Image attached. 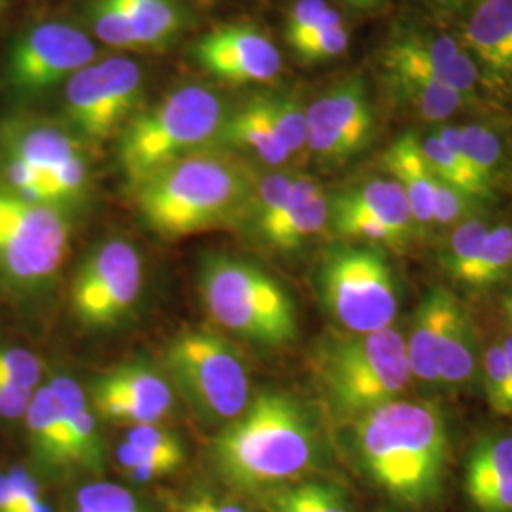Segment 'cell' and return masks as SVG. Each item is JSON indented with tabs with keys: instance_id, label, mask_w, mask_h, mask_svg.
<instances>
[{
	"instance_id": "cell-1",
	"label": "cell",
	"mask_w": 512,
	"mask_h": 512,
	"mask_svg": "<svg viewBox=\"0 0 512 512\" xmlns=\"http://www.w3.org/2000/svg\"><path fill=\"white\" fill-rule=\"evenodd\" d=\"M357 459L376 492L406 512L435 509L448 482L450 442L439 408L391 401L357 418Z\"/></svg>"
},
{
	"instance_id": "cell-2",
	"label": "cell",
	"mask_w": 512,
	"mask_h": 512,
	"mask_svg": "<svg viewBox=\"0 0 512 512\" xmlns=\"http://www.w3.org/2000/svg\"><path fill=\"white\" fill-rule=\"evenodd\" d=\"M213 458L232 486L258 495L308 478L319 450L304 410L283 393L264 391L220 433Z\"/></svg>"
},
{
	"instance_id": "cell-3",
	"label": "cell",
	"mask_w": 512,
	"mask_h": 512,
	"mask_svg": "<svg viewBox=\"0 0 512 512\" xmlns=\"http://www.w3.org/2000/svg\"><path fill=\"white\" fill-rule=\"evenodd\" d=\"M135 194L148 226L179 239L236 219L253 202L255 186L232 156L200 150L139 184Z\"/></svg>"
},
{
	"instance_id": "cell-4",
	"label": "cell",
	"mask_w": 512,
	"mask_h": 512,
	"mask_svg": "<svg viewBox=\"0 0 512 512\" xmlns=\"http://www.w3.org/2000/svg\"><path fill=\"white\" fill-rule=\"evenodd\" d=\"M226 120L219 95L200 84L169 93L129 122L120 139V165L135 190L165 167L209 147Z\"/></svg>"
},
{
	"instance_id": "cell-5",
	"label": "cell",
	"mask_w": 512,
	"mask_h": 512,
	"mask_svg": "<svg viewBox=\"0 0 512 512\" xmlns=\"http://www.w3.org/2000/svg\"><path fill=\"white\" fill-rule=\"evenodd\" d=\"M200 293L209 315L234 334L264 346H283L296 336L289 294L253 264L234 256H209L200 272Z\"/></svg>"
},
{
	"instance_id": "cell-6",
	"label": "cell",
	"mask_w": 512,
	"mask_h": 512,
	"mask_svg": "<svg viewBox=\"0 0 512 512\" xmlns=\"http://www.w3.org/2000/svg\"><path fill=\"white\" fill-rule=\"evenodd\" d=\"M319 376L336 412L361 418L372 408L397 401L412 374L399 330L353 334L323 351Z\"/></svg>"
},
{
	"instance_id": "cell-7",
	"label": "cell",
	"mask_w": 512,
	"mask_h": 512,
	"mask_svg": "<svg viewBox=\"0 0 512 512\" xmlns=\"http://www.w3.org/2000/svg\"><path fill=\"white\" fill-rule=\"evenodd\" d=\"M171 380L203 420L230 423L251 403L249 374L238 351L209 332H186L165 349Z\"/></svg>"
},
{
	"instance_id": "cell-8",
	"label": "cell",
	"mask_w": 512,
	"mask_h": 512,
	"mask_svg": "<svg viewBox=\"0 0 512 512\" xmlns=\"http://www.w3.org/2000/svg\"><path fill=\"white\" fill-rule=\"evenodd\" d=\"M71 241L65 207L21 198L0 183V277L16 289H37L59 272Z\"/></svg>"
},
{
	"instance_id": "cell-9",
	"label": "cell",
	"mask_w": 512,
	"mask_h": 512,
	"mask_svg": "<svg viewBox=\"0 0 512 512\" xmlns=\"http://www.w3.org/2000/svg\"><path fill=\"white\" fill-rule=\"evenodd\" d=\"M321 285L330 313L351 334L393 327L399 300L382 256L365 249L342 251L325 264Z\"/></svg>"
},
{
	"instance_id": "cell-10",
	"label": "cell",
	"mask_w": 512,
	"mask_h": 512,
	"mask_svg": "<svg viewBox=\"0 0 512 512\" xmlns=\"http://www.w3.org/2000/svg\"><path fill=\"white\" fill-rule=\"evenodd\" d=\"M143 285V262L126 239L99 245L80 266L73 285L74 313L84 325L109 327L135 304Z\"/></svg>"
},
{
	"instance_id": "cell-11",
	"label": "cell",
	"mask_w": 512,
	"mask_h": 512,
	"mask_svg": "<svg viewBox=\"0 0 512 512\" xmlns=\"http://www.w3.org/2000/svg\"><path fill=\"white\" fill-rule=\"evenodd\" d=\"M95 44L69 23L48 21L25 31L8 55V82L21 95H38L92 65Z\"/></svg>"
},
{
	"instance_id": "cell-12",
	"label": "cell",
	"mask_w": 512,
	"mask_h": 512,
	"mask_svg": "<svg viewBox=\"0 0 512 512\" xmlns=\"http://www.w3.org/2000/svg\"><path fill=\"white\" fill-rule=\"evenodd\" d=\"M308 148L325 160H346L372 137L374 116L361 82H344L306 109Z\"/></svg>"
},
{
	"instance_id": "cell-13",
	"label": "cell",
	"mask_w": 512,
	"mask_h": 512,
	"mask_svg": "<svg viewBox=\"0 0 512 512\" xmlns=\"http://www.w3.org/2000/svg\"><path fill=\"white\" fill-rule=\"evenodd\" d=\"M194 57L207 73L230 84H264L281 71L274 42L251 25H226L200 38Z\"/></svg>"
},
{
	"instance_id": "cell-14",
	"label": "cell",
	"mask_w": 512,
	"mask_h": 512,
	"mask_svg": "<svg viewBox=\"0 0 512 512\" xmlns=\"http://www.w3.org/2000/svg\"><path fill=\"white\" fill-rule=\"evenodd\" d=\"M90 404L105 420L129 425L160 423L173 408V391L158 372L147 366L126 365L93 382Z\"/></svg>"
},
{
	"instance_id": "cell-15",
	"label": "cell",
	"mask_w": 512,
	"mask_h": 512,
	"mask_svg": "<svg viewBox=\"0 0 512 512\" xmlns=\"http://www.w3.org/2000/svg\"><path fill=\"white\" fill-rule=\"evenodd\" d=\"M389 76L427 78L467 97L475 90L478 69L454 38L433 35H403L393 40L384 54Z\"/></svg>"
},
{
	"instance_id": "cell-16",
	"label": "cell",
	"mask_w": 512,
	"mask_h": 512,
	"mask_svg": "<svg viewBox=\"0 0 512 512\" xmlns=\"http://www.w3.org/2000/svg\"><path fill=\"white\" fill-rule=\"evenodd\" d=\"M463 494L475 512H512V435L484 439L471 450Z\"/></svg>"
},
{
	"instance_id": "cell-17",
	"label": "cell",
	"mask_w": 512,
	"mask_h": 512,
	"mask_svg": "<svg viewBox=\"0 0 512 512\" xmlns=\"http://www.w3.org/2000/svg\"><path fill=\"white\" fill-rule=\"evenodd\" d=\"M329 217V198L319 183L310 177H294L287 200L274 217L256 226V232L268 245L287 251L319 234Z\"/></svg>"
},
{
	"instance_id": "cell-18",
	"label": "cell",
	"mask_w": 512,
	"mask_h": 512,
	"mask_svg": "<svg viewBox=\"0 0 512 512\" xmlns=\"http://www.w3.org/2000/svg\"><path fill=\"white\" fill-rule=\"evenodd\" d=\"M4 154L42 173L48 183L55 171L82 156V147L65 129L42 122H12L2 133ZM54 190V188H52Z\"/></svg>"
},
{
	"instance_id": "cell-19",
	"label": "cell",
	"mask_w": 512,
	"mask_h": 512,
	"mask_svg": "<svg viewBox=\"0 0 512 512\" xmlns=\"http://www.w3.org/2000/svg\"><path fill=\"white\" fill-rule=\"evenodd\" d=\"M330 215L374 220L387 228L397 243L408 238L416 226L408 198L401 184L393 179H376L338 196Z\"/></svg>"
},
{
	"instance_id": "cell-20",
	"label": "cell",
	"mask_w": 512,
	"mask_h": 512,
	"mask_svg": "<svg viewBox=\"0 0 512 512\" xmlns=\"http://www.w3.org/2000/svg\"><path fill=\"white\" fill-rule=\"evenodd\" d=\"M465 42L486 69L512 74V0H482L467 21Z\"/></svg>"
},
{
	"instance_id": "cell-21",
	"label": "cell",
	"mask_w": 512,
	"mask_h": 512,
	"mask_svg": "<svg viewBox=\"0 0 512 512\" xmlns=\"http://www.w3.org/2000/svg\"><path fill=\"white\" fill-rule=\"evenodd\" d=\"M385 169L401 184L416 226L433 222L437 175L427 164L421 143L410 133L399 137L384 154Z\"/></svg>"
},
{
	"instance_id": "cell-22",
	"label": "cell",
	"mask_w": 512,
	"mask_h": 512,
	"mask_svg": "<svg viewBox=\"0 0 512 512\" xmlns=\"http://www.w3.org/2000/svg\"><path fill=\"white\" fill-rule=\"evenodd\" d=\"M25 423L33 454L44 465L54 469L74 467L69 433L50 384L35 389L25 412Z\"/></svg>"
},
{
	"instance_id": "cell-23",
	"label": "cell",
	"mask_w": 512,
	"mask_h": 512,
	"mask_svg": "<svg viewBox=\"0 0 512 512\" xmlns=\"http://www.w3.org/2000/svg\"><path fill=\"white\" fill-rule=\"evenodd\" d=\"M454 296L444 289H433L423 298L414 317V327L406 342V357L412 378H418L427 384L439 382L437 353H439L440 334L446 321Z\"/></svg>"
},
{
	"instance_id": "cell-24",
	"label": "cell",
	"mask_w": 512,
	"mask_h": 512,
	"mask_svg": "<svg viewBox=\"0 0 512 512\" xmlns=\"http://www.w3.org/2000/svg\"><path fill=\"white\" fill-rule=\"evenodd\" d=\"M50 387L69 433L74 467L97 469L103 461V448L97 435L92 404L86 393L69 376H55Z\"/></svg>"
},
{
	"instance_id": "cell-25",
	"label": "cell",
	"mask_w": 512,
	"mask_h": 512,
	"mask_svg": "<svg viewBox=\"0 0 512 512\" xmlns=\"http://www.w3.org/2000/svg\"><path fill=\"white\" fill-rule=\"evenodd\" d=\"M65 110L74 128L93 141L107 139L118 128L97 63L76 71L65 82Z\"/></svg>"
},
{
	"instance_id": "cell-26",
	"label": "cell",
	"mask_w": 512,
	"mask_h": 512,
	"mask_svg": "<svg viewBox=\"0 0 512 512\" xmlns=\"http://www.w3.org/2000/svg\"><path fill=\"white\" fill-rule=\"evenodd\" d=\"M220 137L251 150L264 164L281 165L291 158L289 148L275 131L262 95L243 103L234 114H226Z\"/></svg>"
},
{
	"instance_id": "cell-27",
	"label": "cell",
	"mask_w": 512,
	"mask_h": 512,
	"mask_svg": "<svg viewBox=\"0 0 512 512\" xmlns=\"http://www.w3.org/2000/svg\"><path fill=\"white\" fill-rule=\"evenodd\" d=\"M256 499L264 512H357L340 484L319 476L277 486Z\"/></svg>"
},
{
	"instance_id": "cell-28",
	"label": "cell",
	"mask_w": 512,
	"mask_h": 512,
	"mask_svg": "<svg viewBox=\"0 0 512 512\" xmlns=\"http://www.w3.org/2000/svg\"><path fill=\"white\" fill-rule=\"evenodd\" d=\"M425 160L444 183L452 184L467 198H486L490 186L484 183L459 147L458 128L446 126L421 143Z\"/></svg>"
},
{
	"instance_id": "cell-29",
	"label": "cell",
	"mask_w": 512,
	"mask_h": 512,
	"mask_svg": "<svg viewBox=\"0 0 512 512\" xmlns=\"http://www.w3.org/2000/svg\"><path fill=\"white\" fill-rule=\"evenodd\" d=\"M439 382L444 385H461L471 380L475 372L473 334L458 300L450 306L437 353Z\"/></svg>"
},
{
	"instance_id": "cell-30",
	"label": "cell",
	"mask_w": 512,
	"mask_h": 512,
	"mask_svg": "<svg viewBox=\"0 0 512 512\" xmlns=\"http://www.w3.org/2000/svg\"><path fill=\"white\" fill-rule=\"evenodd\" d=\"M126 14L141 50L162 48L183 27V14L173 0H114Z\"/></svg>"
},
{
	"instance_id": "cell-31",
	"label": "cell",
	"mask_w": 512,
	"mask_h": 512,
	"mask_svg": "<svg viewBox=\"0 0 512 512\" xmlns=\"http://www.w3.org/2000/svg\"><path fill=\"white\" fill-rule=\"evenodd\" d=\"M97 69L103 80L112 118L120 126L141 103L143 71L126 57H109L97 63Z\"/></svg>"
},
{
	"instance_id": "cell-32",
	"label": "cell",
	"mask_w": 512,
	"mask_h": 512,
	"mask_svg": "<svg viewBox=\"0 0 512 512\" xmlns=\"http://www.w3.org/2000/svg\"><path fill=\"white\" fill-rule=\"evenodd\" d=\"M391 80L406 103L418 110L423 118L433 122L452 116L463 107L465 101V95L427 78L391 76Z\"/></svg>"
},
{
	"instance_id": "cell-33",
	"label": "cell",
	"mask_w": 512,
	"mask_h": 512,
	"mask_svg": "<svg viewBox=\"0 0 512 512\" xmlns=\"http://www.w3.org/2000/svg\"><path fill=\"white\" fill-rule=\"evenodd\" d=\"M459 147L473 165L478 177L492 188L495 175L503 162V147L497 133L486 126L458 128Z\"/></svg>"
},
{
	"instance_id": "cell-34",
	"label": "cell",
	"mask_w": 512,
	"mask_h": 512,
	"mask_svg": "<svg viewBox=\"0 0 512 512\" xmlns=\"http://www.w3.org/2000/svg\"><path fill=\"white\" fill-rule=\"evenodd\" d=\"M512 266V228L495 226L490 228L480 247L475 270L467 285L484 287L497 281Z\"/></svg>"
},
{
	"instance_id": "cell-35",
	"label": "cell",
	"mask_w": 512,
	"mask_h": 512,
	"mask_svg": "<svg viewBox=\"0 0 512 512\" xmlns=\"http://www.w3.org/2000/svg\"><path fill=\"white\" fill-rule=\"evenodd\" d=\"M262 97L275 131L285 143V147L289 148L291 156L302 152L308 147L306 109H302L300 103L293 97H281V95H262Z\"/></svg>"
},
{
	"instance_id": "cell-36",
	"label": "cell",
	"mask_w": 512,
	"mask_h": 512,
	"mask_svg": "<svg viewBox=\"0 0 512 512\" xmlns=\"http://www.w3.org/2000/svg\"><path fill=\"white\" fill-rule=\"evenodd\" d=\"M336 23H342V16L325 0H296L287 18V40L294 48Z\"/></svg>"
},
{
	"instance_id": "cell-37",
	"label": "cell",
	"mask_w": 512,
	"mask_h": 512,
	"mask_svg": "<svg viewBox=\"0 0 512 512\" xmlns=\"http://www.w3.org/2000/svg\"><path fill=\"white\" fill-rule=\"evenodd\" d=\"M93 31L105 44L126 50H141L126 14L114 0H95L90 8Z\"/></svg>"
},
{
	"instance_id": "cell-38",
	"label": "cell",
	"mask_w": 512,
	"mask_h": 512,
	"mask_svg": "<svg viewBox=\"0 0 512 512\" xmlns=\"http://www.w3.org/2000/svg\"><path fill=\"white\" fill-rule=\"evenodd\" d=\"M488 226L480 220H467L459 226L450 239V255H448V264L452 274L459 281L469 283L471 274L475 270L476 260L480 247L484 243V238L488 234Z\"/></svg>"
},
{
	"instance_id": "cell-39",
	"label": "cell",
	"mask_w": 512,
	"mask_h": 512,
	"mask_svg": "<svg viewBox=\"0 0 512 512\" xmlns=\"http://www.w3.org/2000/svg\"><path fill=\"white\" fill-rule=\"evenodd\" d=\"M183 461L184 459L171 458V456L137 448L126 440L118 448V463L122 471L135 482H150V480L171 475L183 465Z\"/></svg>"
},
{
	"instance_id": "cell-40",
	"label": "cell",
	"mask_w": 512,
	"mask_h": 512,
	"mask_svg": "<svg viewBox=\"0 0 512 512\" xmlns=\"http://www.w3.org/2000/svg\"><path fill=\"white\" fill-rule=\"evenodd\" d=\"M76 511L148 512L135 495L110 482H93L76 494Z\"/></svg>"
},
{
	"instance_id": "cell-41",
	"label": "cell",
	"mask_w": 512,
	"mask_h": 512,
	"mask_svg": "<svg viewBox=\"0 0 512 512\" xmlns=\"http://www.w3.org/2000/svg\"><path fill=\"white\" fill-rule=\"evenodd\" d=\"M42 372L44 365L33 351L18 346H0V378L35 391L42 382Z\"/></svg>"
},
{
	"instance_id": "cell-42",
	"label": "cell",
	"mask_w": 512,
	"mask_h": 512,
	"mask_svg": "<svg viewBox=\"0 0 512 512\" xmlns=\"http://www.w3.org/2000/svg\"><path fill=\"white\" fill-rule=\"evenodd\" d=\"M486 393L497 414H512V387L509 366L501 344H494L486 351Z\"/></svg>"
},
{
	"instance_id": "cell-43",
	"label": "cell",
	"mask_w": 512,
	"mask_h": 512,
	"mask_svg": "<svg viewBox=\"0 0 512 512\" xmlns=\"http://www.w3.org/2000/svg\"><path fill=\"white\" fill-rule=\"evenodd\" d=\"M348 46L349 33L342 21L315 33L313 37L306 38L304 42L296 44L293 50L304 61H325V59L344 54Z\"/></svg>"
},
{
	"instance_id": "cell-44",
	"label": "cell",
	"mask_w": 512,
	"mask_h": 512,
	"mask_svg": "<svg viewBox=\"0 0 512 512\" xmlns=\"http://www.w3.org/2000/svg\"><path fill=\"white\" fill-rule=\"evenodd\" d=\"M126 442L143 448L148 452L164 454L171 458L184 459L183 444L177 437H173L169 431L160 427V423H145V425H131L126 433Z\"/></svg>"
},
{
	"instance_id": "cell-45",
	"label": "cell",
	"mask_w": 512,
	"mask_h": 512,
	"mask_svg": "<svg viewBox=\"0 0 512 512\" xmlns=\"http://www.w3.org/2000/svg\"><path fill=\"white\" fill-rule=\"evenodd\" d=\"M14 495V512H50L46 499L38 488L37 480L25 469L16 467L8 471Z\"/></svg>"
},
{
	"instance_id": "cell-46",
	"label": "cell",
	"mask_w": 512,
	"mask_h": 512,
	"mask_svg": "<svg viewBox=\"0 0 512 512\" xmlns=\"http://www.w3.org/2000/svg\"><path fill=\"white\" fill-rule=\"evenodd\" d=\"M465 194L459 192L452 184L444 183L437 177L435 183V200H433V222L452 224L461 217L465 209Z\"/></svg>"
},
{
	"instance_id": "cell-47",
	"label": "cell",
	"mask_w": 512,
	"mask_h": 512,
	"mask_svg": "<svg viewBox=\"0 0 512 512\" xmlns=\"http://www.w3.org/2000/svg\"><path fill=\"white\" fill-rule=\"evenodd\" d=\"M177 512H251L243 505L236 503L230 497L211 494V492H196L186 495L177 505Z\"/></svg>"
},
{
	"instance_id": "cell-48",
	"label": "cell",
	"mask_w": 512,
	"mask_h": 512,
	"mask_svg": "<svg viewBox=\"0 0 512 512\" xmlns=\"http://www.w3.org/2000/svg\"><path fill=\"white\" fill-rule=\"evenodd\" d=\"M33 393H35L33 389H25L0 378V418L4 420L25 418Z\"/></svg>"
},
{
	"instance_id": "cell-49",
	"label": "cell",
	"mask_w": 512,
	"mask_h": 512,
	"mask_svg": "<svg viewBox=\"0 0 512 512\" xmlns=\"http://www.w3.org/2000/svg\"><path fill=\"white\" fill-rule=\"evenodd\" d=\"M0 512H14V495L8 473L0 475Z\"/></svg>"
},
{
	"instance_id": "cell-50",
	"label": "cell",
	"mask_w": 512,
	"mask_h": 512,
	"mask_svg": "<svg viewBox=\"0 0 512 512\" xmlns=\"http://www.w3.org/2000/svg\"><path fill=\"white\" fill-rule=\"evenodd\" d=\"M501 348H503L505 359H507V366H509V376H511L512 387V334L509 336V338H505V340L501 342Z\"/></svg>"
},
{
	"instance_id": "cell-51",
	"label": "cell",
	"mask_w": 512,
	"mask_h": 512,
	"mask_svg": "<svg viewBox=\"0 0 512 512\" xmlns=\"http://www.w3.org/2000/svg\"><path fill=\"white\" fill-rule=\"evenodd\" d=\"M503 308H505V313H507V317H509V321L512 323V293L505 298V302H503Z\"/></svg>"
},
{
	"instance_id": "cell-52",
	"label": "cell",
	"mask_w": 512,
	"mask_h": 512,
	"mask_svg": "<svg viewBox=\"0 0 512 512\" xmlns=\"http://www.w3.org/2000/svg\"><path fill=\"white\" fill-rule=\"evenodd\" d=\"M351 4H355V6H368V4H372V2H376V0H348Z\"/></svg>"
},
{
	"instance_id": "cell-53",
	"label": "cell",
	"mask_w": 512,
	"mask_h": 512,
	"mask_svg": "<svg viewBox=\"0 0 512 512\" xmlns=\"http://www.w3.org/2000/svg\"><path fill=\"white\" fill-rule=\"evenodd\" d=\"M4 6H6V0H0V14L4 12Z\"/></svg>"
},
{
	"instance_id": "cell-54",
	"label": "cell",
	"mask_w": 512,
	"mask_h": 512,
	"mask_svg": "<svg viewBox=\"0 0 512 512\" xmlns=\"http://www.w3.org/2000/svg\"><path fill=\"white\" fill-rule=\"evenodd\" d=\"M76 512H84V511H76Z\"/></svg>"
}]
</instances>
